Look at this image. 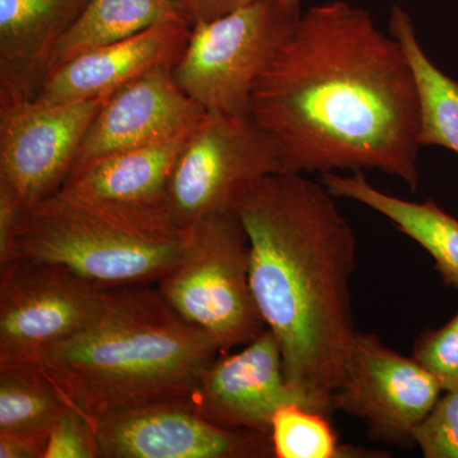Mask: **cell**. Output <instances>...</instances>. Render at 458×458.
Returning <instances> with one entry per match:
<instances>
[{
  "instance_id": "obj_1",
  "label": "cell",
  "mask_w": 458,
  "mask_h": 458,
  "mask_svg": "<svg viewBox=\"0 0 458 458\" xmlns=\"http://www.w3.org/2000/svg\"><path fill=\"white\" fill-rule=\"evenodd\" d=\"M250 117L285 174L377 170L417 191V77L399 40L363 8L336 0L301 14L256 83Z\"/></svg>"
},
{
  "instance_id": "obj_2",
  "label": "cell",
  "mask_w": 458,
  "mask_h": 458,
  "mask_svg": "<svg viewBox=\"0 0 458 458\" xmlns=\"http://www.w3.org/2000/svg\"><path fill=\"white\" fill-rule=\"evenodd\" d=\"M334 199L319 180L279 172L236 209L249 237L252 294L278 337L286 379L327 417L357 334V238Z\"/></svg>"
},
{
  "instance_id": "obj_3",
  "label": "cell",
  "mask_w": 458,
  "mask_h": 458,
  "mask_svg": "<svg viewBox=\"0 0 458 458\" xmlns=\"http://www.w3.org/2000/svg\"><path fill=\"white\" fill-rule=\"evenodd\" d=\"M221 354L152 285L108 289L98 315L38 366L93 423L119 410L189 399Z\"/></svg>"
},
{
  "instance_id": "obj_4",
  "label": "cell",
  "mask_w": 458,
  "mask_h": 458,
  "mask_svg": "<svg viewBox=\"0 0 458 458\" xmlns=\"http://www.w3.org/2000/svg\"><path fill=\"white\" fill-rule=\"evenodd\" d=\"M186 243V231H141L57 191L21 214L11 259L55 262L101 288H122L161 282L182 260Z\"/></svg>"
},
{
  "instance_id": "obj_5",
  "label": "cell",
  "mask_w": 458,
  "mask_h": 458,
  "mask_svg": "<svg viewBox=\"0 0 458 458\" xmlns=\"http://www.w3.org/2000/svg\"><path fill=\"white\" fill-rule=\"evenodd\" d=\"M180 264L157 283L181 318L208 334L221 354L267 330L250 284V243L236 210L204 216L189 229Z\"/></svg>"
},
{
  "instance_id": "obj_6",
  "label": "cell",
  "mask_w": 458,
  "mask_h": 458,
  "mask_svg": "<svg viewBox=\"0 0 458 458\" xmlns=\"http://www.w3.org/2000/svg\"><path fill=\"white\" fill-rule=\"evenodd\" d=\"M280 0H256L191 27L172 68L180 89L207 113L250 116L252 93L301 17Z\"/></svg>"
},
{
  "instance_id": "obj_7",
  "label": "cell",
  "mask_w": 458,
  "mask_h": 458,
  "mask_svg": "<svg viewBox=\"0 0 458 458\" xmlns=\"http://www.w3.org/2000/svg\"><path fill=\"white\" fill-rule=\"evenodd\" d=\"M283 172L278 148L250 116L205 113L190 131L168 181V209L186 231L236 210L265 177Z\"/></svg>"
},
{
  "instance_id": "obj_8",
  "label": "cell",
  "mask_w": 458,
  "mask_h": 458,
  "mask_svg": "<svg viewBox=\"0 0 458 458\" xmlns=\"http://www.w3.org/2000/svg\"><path fill=\"white\" fill-rule=\"evenodd\" d=\"M107 292L55 262L12 258L0 267V366L38 364L89 324Z\"/></svg>"
},
{
  "instance_id": "obj_9",
  "label": "cell",
  "mask_w": 458,
  "mask_h": 458,
  "mask_svg": "<svg viewBox=\"0 0 458 458\" xmlns=\"http://www.w3.org/2000/svg\"><path fill=\"white\" fill-rule=\"evenodd\" d=\"M107 96L45 104L35 98L0 95V182L12 189L23 210L64 185Z\"/></svg>"
},
{
  "instance_id": "obj_10",
  "label": "cell",
  "mask_w": 458,
  "mask_h": 458,
  "mask_svg": "<svg viewBox=\"0 0 458 458\" xmlns=\"http://www.w3.org/2000/svg\"><path fill=\"white\" fill-rule=\"evenodd\" d=\"M442 391L436 377L414 358L387 348L373 334L357 331L331 400L334 409L360 419L370 438L409 447Z\"/></svg>"
},
{
  "instance_id": "obj_11",
  "label": "cell",
  "mask_w": 458,
  "mask_h": 458,
  "mask_svg": "<svg viewBox=\"0 0 458 458\" xmlns=\"http://www.w3.org/2000/svg\"><path fill=\"white\" fill-rule=\"evenodd\" d=\"M98 458H252L274 454L270 434L213 423L188 399L119 410L95 423Z\"/></svg>"
},
{
  "instance_id": "obj_12",
  "label": "cell",
  "mask_w": 458,
  "mask_h": 458,
  "mask_svg": "<svg viewBox=\"0 0 458 458\" xmlns=\"http://www.w3.org/2000/svg\"><path fill=\"white\" fill-rule=\"evenodd\" d=\"M190 131L98 159L72 172L59 191L141 231L179 234L168 209V181Z\"/></svg>"
},
{
  "instance_id": "obj_13",
  "label": "cell",
  "mask_w": 458,
  "mask_h": 458,
  "mask_svg": "<svg viewBox=\"0 0 458 458\" xmlns=\"http://www.w3.org/2000/svg\"><path fill=\"white\" fill-rule=\"evenodd\" d=\"M188 400L218 426L265 434H270L274 415L284 406L318 411L286 379L278 337L269 328L242 351L219 354Z\"/></svg>"
},
{
  "instance_id": "obj_14",
  "label": "cell",
  "mask_w": 458,
  "mask_h": 458,
  "mask_svg": "<svg viewBox=\"0 0 458 458\" xmlns=\"http://www.w3.org/2000/svg\"><path fill=\"white\" fill-rule=\"evenodd\" d=\"M205 113L180 89L172 68L156 69L107 96L84 135L72 172L114 153L183 134Z\"/></svg>"
},
{
  "instance_id": "obj_15",
  "label": "cell",
  "mask_w": 458,
  "mask_h": 458,
  "mask_svg": "<svg viewBox=\"0 0 458 458\" xmlns=\"http://www.w3.org/2000/svg\"><path fill=\"white\" fill-rule=\"evenodd\" d=\"M190 33L188 22H168L86 51L49 72L33 98L45 104L105 98L156 69L174 68Z\"/></svg>"
},
{
  "instance_id": "obj_16",
  "label": "cell",
  "mask_w": 458,
  "mask_h": 458,
  "mask_svg": "<svg viewBox=\"0 0 458 458\" xmlns=\"http://www.w3.org/2000/svg\"><path fill=\"white\" fill-rule=\"evenodd\" d=\"M89 0H0V95L33 98Z\"/></svg>"
},
{
  "instance_id": "obj_17",
  "label": "cell",
  "mask_w": 458,
  "mask_h": 458,
  "mask_svg": "<svg viewBox=\"0 0 458 458\" xmlns=\"http://www.w3.org/2000/svg\"><path fill=\"white\" fill-rule=\"evenodd\" d=\"M319 181L335 198L351 199L386 216L394 227L432 256L445 283L458 288V219L434 201L403 200L375 188L363 172L321 174Z\"/></svg>"
},
{
  "instance_id": "obj_18",
  "label": "cell",
  "mask_w": 458,
  "mask_h": 458,
  "mask_svg": "<svg viewBox=\"0 0 458 458\" xmlns=\"http://www.w3.org/2000/svg\"><path fill=\"white\" fill-rule=\"evenodd\" d=\"M180 21L186 22L171 0H89L56 45L47 75L86 51L125 40L150 27Z\"/></svg>"
},
{
  "instance_id": "obj_19",
  "label": "cell",
  "mask_w": 458,
  "mask_h": 458,
  "mask_svg": "<svg viewBox=\"0 0 458 458\" xmlns=\"http://www.w3.org/2000/svg\"><path fill=\"white\" fill-rule=\"evenodd\" d=\"M391 35L409 57L420 96V146L447 148L458 155V83L443 73L418 40L414 23L403 8L394 7Z\"/></svg>"
},
{
  "instance_id": "obj_20",
  "label": "cell",
  "mask_w": 458,
  "mask_h": 458,
  "mask_svg": "<svg viewBox=\"0 0 458 458\" xmlns=\"http://www.w3.org/2000/svg\"><path fill=\"white\" fill-rule=\"evenodd\" d=\"M69 406L38 364L0 366V433L49 432Z\"/></svg>"
},
{
  "instance_id": "obj_21",
  "label": "cell",
  "mask_w": 458,
  "mask_h": 458,
  "mask_svg": "<svg viewBox=\"0 0 458 458\" xmlns=\"http://www.w3.org/2000/svg\"><path fill=\"white\" fill-rule=\"evenodd\" d=\"M274 456L278 458L345 457L327 415L301 405L284 406L271 421Z\"/></svg>"
},
{
  "instance_id": "obj_22",
  "label": "cell",
  "mask_w": 458,
  "mask_h": 458,
  "mask_svg": "<svg viewBox=\"0 0 458 458\" xmlns=\"http://www.w3.org/2000/svg\"><path fill=\"white\" fill-rule=\"evenodd\" d=\"M426 458H458V387L445 391L414 433Z\"/></svg>"
},
{
  "instance_id": "obj_23",
  "label": "cell",
  "mask_w": 458,
  "mask_h": 458,
  "mask_svg": "<svg viewBox=\"0 0 458 458\" xmlns=\"http://www.w3.org/2000/svg\"><path fill=\"white\" fill-rule=\"evenodd\" d=\"M412 358L436 377L442 390L458 387V313L438 330L427 331L415 344Z\"/></svg>"
},
{
  "instance_id": "obj_24",
  "label": "cell",
  "mask_w": 458,
  "mask_h": 458,
  "mask_svg": "<svg viewBox=\"0 0 458 458\" xmlns=\"http://www.w3.org/2000/svg\"><path fill=\"white\" fill-rule=\"evenodd\" d=\"M45 458H98L95 423L69 406L50 428Z\"/></svg>"
},
{
  "instance_id": "obj_25",
  "label": "cell",
  "mask_w": 458,
  "mask_h": 458,
  "mask_svg": "<svg viewBox=\"0 0 458 458\" xmlns=\"http://www.w3.org/2000/svg\"><path fill=\"white\" fill-rule=\"evenodd\" d=\"M256 0H171L190 26L208 22L251 4Z\"/></svg>"
},
{
  "instance_id": "obj_26",
  "label": "cell",
  "mask_w": 458,
  "mask_h": 458,
  "mask_svg": "<svg viewBox=\"0 0 458 458\" xmlns=\"http://www.w3.org/2000/svg\"><path fill=\"white\" fill-rule=\"evenodd\" d=\"M49 433H0V458H45Z\"/></svg>"
},
{
  "instance_id": "obj_27",
  "label": "cell",
  "mask_w": 458,
  "mask_h": 458,
  "mask_svg": "<svg viewBox=\"0 0 458 458\" xmlns=\"http://www.w3.org/2000/svg\"><path fill=\"white\" fill-rule=\"evenodd\" d=\"M23 209L4 182H0V267L11 260L12 238Z\"/></svg>"
},
{
  "instance_id": "obj_28",
  "label": "cell",
  "mask_w": 458,
  "mask_h": 458,
  "mask_svg": "<svg viewBox=\"0 0 458 458\" xmlns=\"http://www.w3.org/2000/svg\"><path fill=\"white\" fill-rule=\"evenodd\" d=\"M280 2L288 7L301 8V0H280Z\"/></svg>"
}]
</instances>
